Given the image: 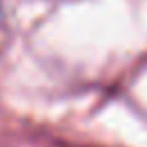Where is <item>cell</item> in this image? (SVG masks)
Returning <instances> with one entry per match:
<instances>
[]
</instances>
